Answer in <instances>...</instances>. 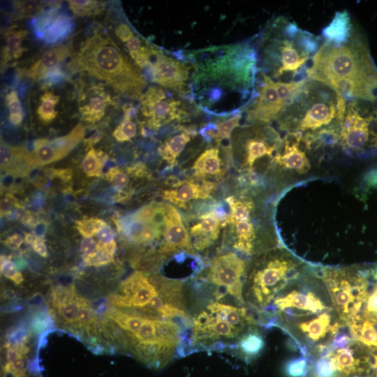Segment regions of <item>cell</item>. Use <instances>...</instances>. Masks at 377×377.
<instances>
[{
  "label": "cell",
  "instance_id": "cell-1",
  "mask_svg": "<svg viewBox=\"0 0 377 377\" xmlns=\"http://www.w3.org/2000/svg\"><path fill=\"white\" fill-rule=\"evenodd\" d=\"M307 77L347 99H377V68L357 38L336 44L325 42L313 56Z\"/></svg>",
  "mask_w": 377,
  "mask_h": 377
},
{
  "label": "cell",
  "instance_id": "cell-2",
  "mask_svg": "<svg viewBox=\"0 0 377 377\" xmlns=\"http://www.w3.org/2000/svg\"><path fill=\"white\" fill-rule=\"evenodd\" d=\"M110 300L115 308L175 320L186 326L191 324L184 283L180 279L137 271L121 283L119 293L112 295Z\"/></svg>",
  "mask_w": 377,
  "mask_h": 377
},
{
  "label": "cell",
  "instance_id": "cell-3",
  "mask_svg": "<svg viewBox=\"0 0 377 377\" xmlns=\"http://www.w3.org/2000/svg\"><path fill=\"white\" fill-rule=\"evenodd\" d=\"M74 64L87 75L105 82L121 95L140 100L147 82L138 66L112 38L94 34L82 45Z\"/></svg>",
  "mask_w": 377,
  "mask_h": 377
},
{
  "label": "cell",
  "instance_id": "cell-4",
  "mask_svg": "<svg viewBox=\"0 0 377 377\" xmlns=\"http://www.w3.org/2000/svg\"><path fill=\"white\" fill-rule=\"evenodd\" d=\"M230 50L228 59H220L214 65L201 68L193 84L198 104L213 112L214 107L228 91L240 92L243 96L249 94L253 86L256 72V53L247 45Z\"/></svg>",
  "mask_w": 377,
  "mask_h": 377
},
{
  "label": "cell",
  "instance_id": "cell-5",
  "mask_svg": "<svg viewBox=\"0 0 377 377\" xmlns=\"http://www.w3.org/2000/svg\"><path fill=\"white\" fill-rule=\"evenodd\" d=\"M254 326L256 320L244 306L215 300L191 318L187 343L198 350L231 349Z\"/></svg>",
  "mask_w": 377,
  "mask_h": 377
},
{
  "label": "cell",
  "instance_id": "cell-6",
  "mask_svg": "<svg viewBox=\"0 0 377 377\" xmlns=\"http://www.w3.org/2000/svg\"><path fill=\"white\" fill-rule=\"evenodd\" d=\"M297 265L285 255H268L260 259L246 274L245 302L257 309L267 308L289 281L295 278Z\"/></svg>",
  "mask_w": 377,
  "mask_h": 377
},
{
  "label": "cell",
  "instance_id": "cell-7",
  "mask_svg": "<svg viewBox=\"0 0 377 377\" xmlns=\"http://www.w3.org/2000/svg\"><path fill=\"white\" fill-rule=\"evenodd\" d=\"M322 278L340 320L348 324L358 318L362 303L367 299L365 280L346 268L325 269Z\"/></svg>",
  "mask_w": 377,
  "mask_h": 377
},
{
  "label": "cell",
  "instance_id": "cell-8",
  "mask_svg": "<svg viewBox=\"0 0 377 377\" xmlns=\"http://www.w3.org/2000/svg\"><path fill=\"white\" fill-rule=\"evenodd\" d=\"M246 274V261L235 252L226 251L212 260L200 279L215 290L216 300L229 296L243 306Z\"/></svg>",
  "mask_w": 377,
  "mask_h": 377
},
{
  "label": "cell",
  "instance_id": "cell-9",
  "mask_svg": "<svg viewBox=\"0 0 377 377\" xmlns=\"http://www.w3.org/2000/svg\"><path fill=\"white\" fill-rule=\"evenodd\" d=\"M196 210L199 211L191 216L187 229L195 252L204 253L219 239L221 226H225L229 214L218 203L202 206Z\"/></svg>",
  "mask_w": 377,
  "mask_h": 377
},
{
  "label": "cell",
  "instance_id": "cell-10",
  "mask_svg": "<svg viewBox=\"0 0 377 377\" xmlns=\"http://www.w3.org/2000/svg\"><path fill=\"white\" fill-rule=\"evenodd\" d=\"M140 103L142 114L151 129L157 130L188 115L180 101L168 98L163 89L158 86L149 87L144 92Z\"/></svg>",
  "mask_w": 377,
  "mask_h": 377
},
{
  "label": "cell",
  "instance_id": "cell-11",
  "mask_svg": "<svg viewBox=\"0 0 377 377\" xmlns=\"http://www.w3.org/2000/svg\"><path fill=\"white\" fill-rule=\"evenodd\" d=\"M164 207V232L157 251L158 261H163L180 252L196 256L188 229L179 211L170 203H165Z\"/></svg>",
  "mask_w": 377,
  "mask_h": 377
},
{
  "label": "cell",
  "instance_id": "cell-12",
  "mask_svg": "<svg viewBox=\"0 0 377 377\" xmlns=\"http://www.w3.org/2000/svg\"><path fill=\"white\" fill-rule=\"evenodd\" d=\"M147 70L152 82L177 93L186 92L190 74L187 65L153 47Z\"/></svg>",
  "mask_w": 377,
  "mask_h": 377
},
{
  "label": "cell",
  "instance_id": "cell-13",
  "mask_svg": "<svg viewBox=\"0 0 377 377\" xmlns=\"http://www.w3.org/2000/svg\"><path fill=\"white\" fill-rule=\"evenodd\" d=\"M273 305L278 316L287 320L319 314L328 309L314 292L306 290H293L276 297Z\"/></svg>",
  "mask_w": 377,
  "mask_h": 377
},
{
  "label": "cell",
  "instance_id": "cell-14",
  "mask_svg": "<svg viewBox=\"0 0 377 377\" xmlns=\"http://www.w3.org/2000/svg\"><path fill=\"white\" fill-rule=\"evenodd\" d=\"M84 134V126L78 124L64 136L53 140L36 139L31 152L34 166L47 165L63 158L82 140Z\"/></svg>",
  "mask_w": 377,
  "mask_h": 377
},
{
  "label": "cell",
  "instance_id": "cell-15",
  "mask_svg": "<svg viewBox=\"0 0 377 377\" xmlns=\"http://www.w3.org/2000/svg\"><path fill=\"white\" fill-rule=\"evenodd\" d=\"M216 188V184L198 178L177 179L162 191L163 199L179 208L187 209L198 200H207Z\"/></svg>",
  "mask_w": 377,
  "mask_h": 377
},
{
  "label": "cell",
  "instance_id": "cell-16",
  "mask_svg": "<svg viewBox=\"0 0 377 377\" xmlns=\"http://www.w3.org/2000/svg\"><path fill=\"white\" fill-rule=\"evenodd\" d=\"M370 119L363 117L353 106L346 111L343 118L339 120V139L344 148L360 151L368 146L371 136Z\"/></svg>",
  "mask_w": 377,
  "mask_h": 377
},
{
  "label": "cell",
  "instance_id": "cell-17",
  "mask_svg": "<svg viewBox=\"0 0 377 377\" xmlns=\"http://www.w3.org/2000/svg\"><path fill=\"white\" fill-rule=\"evenodd\" d=\"M59 6L54 5L40 13L33 23L36 36L47 43H54L70 34L73 21L67 14L59 13Z\"/></svg>",
  "mask_w": 377,
  "mask_h": 377
},
{
  "label": "cell",
  "instance_id": "cell-18",
  "mask_svg": "<svg viewBox=\"0 0 377 377\" xmlns=\"http://www.w3.org/2000/svg\"><path fill=\"white\" fill-rule=\"evenodd\" d=\"M263 84L253 107L248 115L252 120L269 122L276 119L285 108L275 87L274 81L263 72Z\"/></svg>",
  "mask_w": 377,
  "mask_h": 377
},
{
  "label": "cell",
  "instance_id": "cell-19",
  "mask_svg": "<svg viewBox=\"0 0 377 377\" xmlns=\"http://www.w3.org/2000/svg\"><path fill=\"white\" fill-rule=\"evenodd\" d=\"M112 103L110 95L99 85L87 87L79 94L78 104L82 120L94 124L100 121Z\"/></svg>",
  "mask_w": 377,
  "mask_h": 377
},
{
  "label": "cell",
  "instance_id": "cell-20",
  "mask_svg": "<svg viewBox=\"0 0 377 377\" xmlns=\"http://www.w3.org/2000/svg\"><path fill=\"white\" fill-rule=\"evenodd\" d=\"M332 320L330 312L324 311L315 318L298 323L297 327L307 340L316 343L329 334L333 337L338 333L341 325L337 322L332 324Z\"/></svg>",
  "mask_w": 377,
  "mask_h": 377
},
{
  "label": "cell",
  "instance_id": "cell-21",
  "mask_svg": "<svg viewBox=\"0 0 377 377\" xmlns=\"http://www.w3.org/2000/svg\"><path fill=\"white\" fill-rule=\"evenodd\" d=\"M71 50L69 44H61L47 50L30 67L27 75L35 80H43L48 72L59 68V66L70 57Z\"/></svg>",
  "mask_w": 377,
  "mask_h": 377
},
{
  "label": "cell",
  "instance_id": "cell-22",
  "mask_svg": "<svg viewBox=\"0 0 377 377\" xmlns=\"http://www.w3.org/2000/svg\"><path fill=\"white\" fill-rule=\"evenodd\" d=\"M337 116V101H320L313 103L305 112L298 128L302 131H315L328 125Z\"/></svg>",
  "mask_w": 377,
  "mask_h": 377
},
{
  "label": "cell",
  "instance_id": "cell-23",
  "mask_svg": "<svg viewBox=\"0 0 377 377\" xmlns=\"http://www.w3.org/2000/svg\"><path fill=\"white\" fill-rule=\"evenodd\" d=\"M230 226V244L232 249L247 256L255 252L256 234L250 219L238 220L228 224Z\"/></svg>",
  "mask_w": 377,
  "mask_h": 377
},
{
  "label": "cell",
  "instance_id": "cell-24",
  "mask_svg": "<svg viewBox=\"0 0 377 377\" xmlns=\"http://www.w3.org/2000/svg\"><path fill=\"white\" fill-rule=\"evenodd\" d=\"M192 169L195 178L209 180L221 177L224 170L218 147L205 149L195 161Z\"/></svg>",
  "mask_w": 377,
  "mask_h": 377
},
{
  "label": "cell",
  "instance_id": "cell-25",
  "mask_svg": "<svg viewBox=\"0 0 377 377\" xmlns=\"http://www.w3.org/2000/svg\"><path fill=\"white\" fill-rule=\"evenodd\" d=\"M298 143L285 140L283 152L276 154L274 161L285 169L303 174L310 169L311 165L304 151L298 148Z\"/></svg>",
  "mask_w": 377,
  "mask_h": 377
},
{
  "label": "cell",
  "instance_id": "cell-26",
  "mask_svg": "<svg viewBox=\"0 0 377 377\" xmlns=\"http://www.w3.org/2000/svg\"><path fill=\"white\" fill-rule=\"evenodd\" d=\"M196 135L195 131L183 129L166 139L159 147V154L167 165L172 168L177 163V159L183 151L191 138Z\"/></svg>",
  "mask_w": 377,
  "mask_h": 377
},
{
  "label": "cell",
  "instance_id": "cell-27",
  "mask_svg": "<svg viewBox=\"0 0 377 377\" xmlns=\"http://www.w3.org/2000/svg\"><path fill=\"white\" fill-rule=\"evenodd\" d=\"M265 343L261 332L252 327L246 331L236 341L230 350L244 359H253L263 351Z\"/></svg>",
  "mask_w": 377,
  "mask_h": 377
},
{
  "label": "cell",
  "instance_id": "cell-28",
  "mask_svg": "<svg viewBox=\"0 0 377 377\" xmlns=\"http://www.w3.org/2000/svg\"><path fill=\"white\" fill-rule=\"evenodd\" d=\"M280 144L272 145L262 135L249 138L245 144L244 166L247 170L251 171L256 161L265 156L272 157Z\"/></svg>",
  "mask_w": 377,
  "mask_h": 377
},
{
  "label": "cell",
  "instance_id": "cell-29",
  "mask_svg": "<svg viewBox=\"0 0 377 377\" xmlns=\"http://www.w3.org/2000/svg\"><path fill=\"white\" fill-rule=\"evenodd\" d=\"M27 31L15 26L9 27L5 34V45L1 56V69L11 61L20 59L24 52L23 41Z\"/></svg>",
  "mask_w": 377,
  "mask_h": 377
},
{
  "label": "cell",
  "instance_id": "cell-30",
  "mask_svg": "<svg viewBox=\"0 0 377 377\" xmlns=\"http://www.w3.org/2000/svg\"><path fill=\"white\" fill-rule=\"evenodd\" d=\"M323 36L327 42L341 44L351 36V24L346 10L337 12L332 22L323 29Z\"/></svg>",
  "mask_w": 377,
  "mask_h": 377
},
{
  "label": "cell",
  "instance_id": "cell-31",
  "mask_svg": "<svg viewBox=\"0 0 377 377\" xmlns=\"http://www.w3.org/2000/svg\"><path fill=\"white\" fill-rule=\"evenodd\" d=\"M348 325L355 340L371 349H377V330L374 323L365 318L360 320L358 317Z\"/></svg>",
  "mask_w": 377,
  "mask_h": 377
},
{
  "label": "cell",
  "instance_id": "cell-32",
  "mask_svg": "<svg viewBox=\"0 0 377 377\" xmlns=\"http://www.w3.org/2000/svg\"><path fill=\"white\" fill-rule=\"evenodd\" d=\"M350 346L332 350L325 348L323 352L330 355L337 371L344 374L355 373L360 364V360L355 356Z\"/></svg>",
  "mask_w": 377,
  "mask_h": 377
},
{
  "label": "cell",
  "instance_id": "cell-33",
  "mask_svg": "<svg viewBox=\"0 0 377 377\" xmlns=\"http://www.w3.org/2000/svg\"><path fill=\"white\" fill-rule=\"evenodd\" d=\"M226 201L229 207V214L225 226L235 221L250 219L253 209V203L251 200L230 195L226 198Z\"/></svg>",
  "mask_w": 377,
  "mask_h": 377
},
{
  "label": "cell",
  "instance_id": "cell-34",
  "mask_svg": "<svg viewBox=\"0 0 377 377\" xmlns=\"http://www.w3.org/2000/svg\"><path fill=\"white\" fill-rule=\"evenodd\" d=\"M107 155L100 150L90 149L82 162L84 172L87 177H100L107 161Z\"/></svg>",
  "mask_w": 377,
  "mask_h": 377
},
{
  "label": "cell",
  "instance_id": "cell-35",
  "mask_svg": "<svg viewBox=\"0 0 377 377\" xmlns=\"http://www.w3.org/2000/svg\"><path fill=\"white\" fill-rule=\"evenodd\" d=\"M134 109L131 107L124 109V117L121 124L113 132L114 138L121 142L129 141L137 133V125L132 121Z\"/></svg>",
  "mask_w": 377,
  "mask_h": 377
},
{
  "label": "cell",
  "instance_id": "cell-36",
  "mask_svg": "<svg viewBox=\"0 0 377 377\" xmlns=\"http://www.w3.org/2000/svg\"><path fill=\"white\" fill-rule=\"evenodd\" d=\"M59 101V96L52 92L47 91L40 97V104L36 110L40 119L45 122L52 121L57 115L55 107Z\"/></svg>",
  "mask_w": 377,
  "mask_h": 377
},
{
  "label": "cell",
  "instance_id": "cell-37",
  "mask_svg": "<svg viewBox=\"0 0 377 377\" xmlns=\"http://www.w3.org/2000/svg\"><path fill=\"white\" fill-rule=\"evenodd\" d=\"M69 8L79 17L91 16L98 13L103 8V3L94 0L68 1Z\"/></svg>",
  "mask_w": 377,
  "mask_h": 377
},
{
  "label": "cell",
  "instance_id": "cell-38",
  "mask_svg": "<svg viewBox=\"0 0 377 377\" xmlns=\"http://www.w3.org/2000/svg\"><path fill=\"white\" fill-rule=\"evenodd\" d=\"M6 103L9 110V121L15 125H20L24 116L22 103L15 90H11L6 96Z\"/></svg>",
  "mask_w": 377,
  "mask_h": 377
},
{
  "label": "cell",
  "instance_id": "cell-39",
  "mask_svg": "<svg viewBox=\"0 0 377 377\" xmlns=\"http://www.w3.org/2000/svg\"><path fill=\"white\" fill-rule=\"evenodd\" d=\"M45 3L36 1H16L12 18L15 20L39 15L44 10Z\"/></svg>",
  "mask_w": 377,
  "mask_h": 377
},
{
  "label": "cell",
  "instance_id": "cell-40",
  "mask_svg": "<svg viewBox=\"0 0 377 377\" xmlns=\"http://www.w3.org/2000/svg\"><path fill=\"white\" fill-rule=\"evenodd\" d=\"M242 119V112L239 111L227 119L221 120L216 124L217 135L215 138L217 144L223 140L230 141L232 131L239 126Z\"/></svg>",
  "mask_w": 377,
  "mask_h": 377
},
{
  "label": "cell",
  "instance_id": "cell-41",
  "mask_svg": "<svg viewBox=\"0 0 377 377\" xmlns=\"http://www.w3.org/2000/svg\"><path fill=\"white\" fill-rule=\"evenodd\" d=\"M106 223L98 218H87L77 221L75 227L80 235L84 238L97 235Z\"/></svg>",
  "mask_w": 377,
  "mask_h": 377
},
{
  "label": "cell",
  "instance_id": "cell-42",
  "mask_svg": "<svg viewBox=\"0 0 377 377\" xmlns=\"http://www.w3.org/2000/svg\"><path fill=\"white\" fill-rule=\"evenodd\" d=\"M337 369L330 355L325 352L316 362L314 377H337Z\"/></svg>",
  "mask_w": 377,
  "mask_h": 377
},
{
  "label": "cell",
  "instance_id": "cell-43",
  "mask_svg": "<svg viewBox=\"0 0 377 377\" xmlns=\"http://www.w3.org/2000/svg\"><path fill=\"white\" fill-rule=\"evenodd\" d=\"M78 305L77 315L78 327H87L96 321L94 312L87 300L82 297H79Z\"/></svg>",
  "mask_w": 377,
  "mask_h": 377
},
{
  "label": "cell",
  "instance_id": "cell-44",
  "mask_svg": "<svg viewBox=\"0 0 377 377\" xmlns=\"http://www.w3.org/2000/svg\"><path fill=\"white\" fill-rule=\"evenodd\" d=\"M128 171H124L118 167H112L105 173V178L111 182L115 188L124 189L127 187L130 182Z\"/></svg>",
  "mask_w": 377,
  "mask_h": 377
},
{
  "label": "cell",
  "instance_id": "cell-45",
  "mask_svg": "<svg viewBox=\"0 0 377 377\" xmlns=\"http://www.w3.org/2000/svg\"><path fill=\"white\" fill-rule=\"evenodd\" d=\"M307 360L298 357L289 360L284 365V374L288 377H302L306 372Z\"/></svg>",
  "mask_w": 377,
  "mask_h": 377
},
{
  "label": "cell",
  "instance_id": "cell-46",
  "mask_svg": "<svg viewBox=\"0 0 377 377\" xmlns=\"http://www.w3.org/2000/svg\"><path fill=\"white\" fill-rule=\"evenodd\" d=\"M1 272L16 285L20 284L24 281L22 274L18 271L15 264L10 260V257L1 256Z\"/></svg>",
  "mask_w": 377,
  "mask_h": 377
},
{
  "label": "cell",
  "instance_id": "cell-47",
  "mask_svg": "<svg viewBox=\"0 0 377 377\" xmlns=\"http://www.w3.org/2000/svg\"><path fill=\"white\" fill-rule=\"evenodd\" d=\"M84 263L87 266H102L114 261V255L98 246L97 251L90 255L82 256Z\"/></svg>",
  "mask_w": 377,
  "mask_h": 377
},
{
  "label": "cell",
  "instance_id": "cell-48",
  "mask_svg": "<svg viewBox=\"0 0 377 377\" xmlns=\"http://www.w3.org/2000/svg\"><path fill=\"white\" fill-rule=\"evenodd\" d=\"M20 147H11L5 143H1L0 163L1 169L8 170L13 165Z\"/></svg>",
  "mask_w": 377,
  "mask_h": 377
},
{
  "label": "cell",
  "instance_id": "cell-49",
  "mask_svg": "<svg viewBox=\"0 0 377 377\" xmlns=\"http://www.w3.org/2000/svg\"><path fill=\"white\" fill-rule=\"evenodd\" d=\"M28 339V332L24 326H19L12 330L7 335V345L10 346L19 347L24 345Z\"/></svg>",
  "mask_w": 377,
  "mask_h": 377
},
{
  "label": "cell",
  "instance_id": "cell-50",
  "mask_svg": "<svg viewBox=\"0 0 377 377\" xmlns=\"http://www.w3.org/2000/svg\"><path fill=\"white\" fill-rule=\"evenodd\" d=\"M364 317L374 323H377V286L367 297Z\"/></svg>",
  "mask_w": 377,
  "mask_h": 377
},
{
  "label": "cell",
  "instance_id": "cell-51",
  "mask_svg": "<svg viewBox=\"0 0 377 377\" xmlns=\"http://www.w3.org/2000/svg\"><path fill=\"white\" fill-rule=\"evenodd\" d=\"M18 205L11 194L6 195L1 200V216H9L11 214L13 208Z\"/></svg>",
  "mask_w": 377,
  "mask_h": 377
},
{
  "label": "cell",
  "instance_id": "cell-52",
  "mask_svg": "<svg viewBox=\"0 0 377 377\" xmlns=\"http://www.w3.org/2000/svg\"><path fill=\"white\" fill-rule=\"evenodd\" d=\"M98 242L91 237L84 238L80 244L82 256H88L95 253L98 249Z\"/></svg>",
  "mask_w": 377,
  "mask_h": 377
},
{
  "label": "cell",
  "instance_id": "cell-53",
  "mask_svg": "<svg viewBox=\"0 0 377 377\" xmlns=\"http://www.w3.org/2000/svg\"><path fill=\"white\" fill-rule=\"evenodd\" d=\"M15 217L17 220L27 225L32 226L36 223L31 214L20 205L16 207Z\"/></svg>",
  "mask_w": 377,
  "mask_h": 377
},
{
  "label": "cell",
  "instance_id": "cell-54",
  "mask_svg": "<svg viewBox=\"0 0 377 377\" xmlns=\"http://www.w3.org/2000/svg\"><path fill=\"white\" fill-rule=\"evenodd\" d=\"M199 133L207 142L215 139L217 135L216 124L212 122L206 124L200 129Z\"/></svg>",
  "mask_w": 377,
  "mask_h": 377
},
{
  "label": "cell",
  "instance_id": "cell-55",
  "mask_svg": "<svg viewBox=\"0 0 377 377\" xmlns=\"http://www.w3.org/2000/svg\"><path fill=\"white\" fill-rule=\"evenodd\" d=\"M97 237L99 242L107 244L114 240V232L110 226L105 224L98 232Z\"/></svg>",
  "mask_w": 377,
  "mask_h": 377
},
{
  "label": "cell",
  "instance_id": "cell-56",
  "mask_svg": "<svg viewBox=\"0 0 377 377\" xmlns=\"http://www.w3.org/2000/svg\"><path fill=\"white\" fill-rule=\"evenodd\" d=\"M133 34L131 27L126 24H121L115 29L116 36L123 43Z\"/></svg>",
  "mask_w": 377,
  "mask_h": 377
},
{
  "label": "cell",
  "instance_id": "cell-57",
  "mask_svg": "<svg viewBox=\"0 0 377 377\" xmlns=\"http://www.w3.org/2000/svg\"><path fill=\"white\" fill-rule=\"evenodd\" d=\"M33 249L38 255L43 258H47L48 256L47 249L45 242L44 238L42 237H36L33 244Z\"/></svg>",
  "mask_w": 377,
  "mask_h": 377
},
{
  "label": "cell",
  "instance_id": "cell-58",
  "mask_svg": "<svg viewBox=\"0 0 377 377\" xmlns=\"http://www.w3.org/2000/svg\"><path fill=\"white\" fill-rule=\"evenodd\" d=\"M23 241L24 239L20 235L15 233L8 237L3 242L13 249H18Z\"/></svg>",
  "mask_w": 377,
  "mask_h": 377
},
{
  "label": "cell",
  "instance_id": "cell-59",
  "mask_svg": "<svg viewBox=\"0 0 377 377\" xmlns=\"http://www.w3.org/2000/svg\"><path fill=\"white\" fill-rule=\"evenodd\" d=\"M36 237H34V235L31 234V233H25L24 235V242L25 243L28 244H33L35 239H36Z\"/></svg>",
  "mask_w": 377,
  "mask_h": 377
},
{
  "label": "cell",
  "instance_id": "cell-60",
  "mask_svg": "<svg viewBox=\"0 0 377 377\" xmlns=\"http://www.w3.org/2000/svg\"><path fill=\"white\" fill-rule=\"evenodd\" d=\"M374 277L376 279H377V267L376 268L375 271H374Z\"/></svg>",
  "mask_w": 377,
  "mask_h": 377
}]
</instances>
